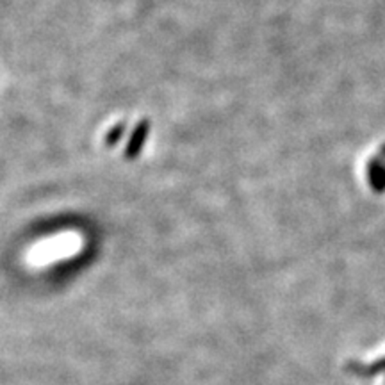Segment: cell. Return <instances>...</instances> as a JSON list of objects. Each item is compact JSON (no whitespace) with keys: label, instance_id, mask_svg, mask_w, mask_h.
<instances>
[{"label":"cell","instance_id":"obj_1","mask_svg":"<svg viewBox=\"0 0 385 385\" xmlns=\"http://www.w3.org/2000/svg\"><path fill=\"white\" fill-rule=\"evenodd\" d=\"M150 134V121L141 120L136 125V128L132 130L130 137H128L127 146H125V159H136L137 155L141 154V150L145 148V143L148 139Z\"/></svg>","mask_w":385,"mask_h":385},{"label":"cell","instance_id":"obj_2","mask_svg":"<svg viewBox=\"0 0 385 385\" xmlns=\"http://www.w3.org/2000/svg\"><path fill=\"white\" fill-rule=\"evenodd\" d=\"M368 180L371 188L377 192H385V163L380 157L369 159L368 163Z\"/></svg>","mask_w":385,"mask_h":385},{"label":"cell","instance_id":"obj_3","mask_svg":"<svg viewBox=\"0 0 385 385\" xmlns=\"http://www.w3.org/2000/svg\"><path fill=\"white\" fill-rule=\"evenodd\" d=\"M125 128H127V125H125V121H120V124H116L115 127H111V130L107 132L106 136V146H115L116 143L120 141L121 136L125 134Z\"/></svg>","mask_w":385,"mask_h":385},{"label":"cell","instance_id":"obj_4","mask_svg":"<svg viewBox=\"0 0 385 385\" xmlns=\"http://www.w3.org/2000/svg\"><path fill=\"white\" fill-rule=\"evenodd\" d=\"M380 369H385V359H382L380 362L373 364V366L366 368V375H375V373H378Z\"/></svg>","mask_w":385,"mask_h":385},{"label":"cell","instance_id":"obj_5","mask_svg":"<svg viewBox=\"0 0 385 385\" xmlns=\"http://www.w3.org/2000/svg\"><path fill=\"white\" fill-rule=\"evenodd\" d=\"M382 161H384V159H382ZM384 163H385V161H384Z\"/></svg>","mask_w":385,"mask_h":385}]
</instances>
